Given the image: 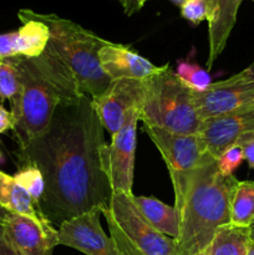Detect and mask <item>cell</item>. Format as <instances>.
Wrapping results in <instances>:
<instances>
[{
	"mask_svg": "<svg viewBox=\"0 0 254 255\" xmlns=\"http://www.w3.org/2000/svg\"><path fill=\"white\" fill-rule=\"evenodd\" d=\"M105 144L91 97L81 94L60 102L46 131L19 149L20 162L36 167L44 177L37 208L51 226L110 208L114 193L101 166Z\"/></svg>",
	"mask_w": 254,
	"mask_h": 255,
	"instance_id": "obj_1",
	"label": "cell"
},
{
	"mask_svg": "<svg viewBox=\"0 0 254 255\" xmlns=\"http://www.w3.org/2000/svg\"><path fill=\"white\" fill-rule=\"evenodd\" d=\"M20 90L11 100L12 129L20 148L41 136L49 127L57 105L81 95L59 55L47 42L36 57H17Z\"/></svg>",
	"mask_w": 254,
	"mask_h": 255,
	"instance_id": "obj_2",
	"label": "cell"
},
{
	"mask_svg": "<svg viewBox=\"0 0 254 255\" xmlns=\"http://www.w3.org/2000/svg\"><path fill=\"white\" fill-rule=\"evenodd\" d=\"M238 182L234 176L222 174L211 154L204 157L192 176L179 214L177 255L206 251L216 232L231 223V202Z\"/></svg>",
	"mask_w": 254,
	"mask_h": 255,
	"instance_id": "obj_3",
	"label": "cell"
},
{
	"mask_svg": "<svg viewBox=\"0 0 254 255\" xmlns=\"http://www.w3.org/2000/svg\"><path fill=\"white\" fill-rule=\"evenodd\" d=\"M30 11L49 27V45L71 72L80 92L91 99L104 94L112 80L102 70L99 52L109 41L71 20Z\"/></svg>",
	"mask_w": 254,
	"mask_h": 255,
	"instance_id": "obj_4",
	"label": "cell"
},
{
	"mask_svg": "<svg viewBox=\"0 0 254 255\" xmlns=\"http://www.w3.org/2000/svg\"><path fill=\"white\" fill-rule=\"evenodd\" d=\"M138 115L143 125L173 133L197 134L203 124L194 91L169 69V65H163L161 71L143 80V100Z\"/></svg>",
	"mask_w": 254,
	"mask_h": 255,
	"instance_id": "obj_5",
	"label": "cell"
},
{
	"mask_svg": "<svg viewBox=\"0 0 254 255\" xmlns=\"http://www.w3.org/2000/svg\"><path fill=\"white\" fill-rule=\"evenodd\" d=\"M143 129L161 152L171 174L174 191L173 207L179 218L192 176L208 152L204 149L198 134L173 133L149 125H143Z\"/></svg>",
	"mask_w": 254,
	"mask_h": 255,
	"instance_id": "obj_6",
	"label": "cell"
},
{
	"mask_svg": "<svg viewBox=\"0 0 254 255\" xmlns=\"http://www.w3.org/2000/svg\"><path fill=\"white\" fill-rule=\"evenodd\" d=\"M132 196L124 192L112 194L109 211L120 229L143 255H177L174 239L151 226Z\"/></svg>",
	"mask_w": 254,
	"mask_h": 255,
	"instance_id": "obj_7",
	"label": "cell"
},
{
	"mask_svg": "<svg viewBox=\"0 0 254 255\" xmlns=\"http://www.w3.org/2000/svg\"><path fill=\"white\" fill-rule=\"evenodd\" d=\"M202 121L254 105V64L223 81L212 82L204 91H194Z\"/></svg>",
	"mask_w": 254,
	"mask_h": 255,
	"instance_id": "obj_8",
	"label": "cell"
},
{
	"mask_svg": "<svg viewBox=\"0 0 254 255\" xmlns=\"http://www.w3.org/2000/svg\"><path fill=\"white\" fill-rule=\"evenodd\" d=\"M138 121V111H132L121 129L111 136V143L101 148V166L112 193H132Z\"/></svg>",
	"mask_w": 254,
	"mask_h": 255,
	"instance_id": "obj_9",
	"label": "cell"
},
{
	"mask_svg": "<svg viewBox=\"0 0 254 255\" xmlns=\"http://www.w3.org/2000/svg\"><path fill=\"white\" fill-rule=\"evenodd\" d=\"M92 105L104 129L114 136L121 129L132 111H138L143 100V81L112 80L104 94L94 97Z\"/></svg>",
	"mask_w": 254,
	"mask_h": 255,
	"instance_id": "obj_10",
	"label": "cell"
},
{
	"mask_svg": "<svg viewBox=\"0 0 254 255\" xmlns=\"http://www.w3.org/2000/svg\"><path fill=\"white\" fill-rule=\"evenodd\" d=\"M251 133H254V105L206 120L197 134L206 152L217 159Z\"/></svg>",
	"mask_w": 254,
	"mask_h": 255,
	"instance_id": "obj_11",
	"label": "cell"
},
{
	"mask_svg": "<svg viewBox=\"0 0 254 255\" xmlns=\"http://www.w3.org/2000/svg\"><path fill=\"white\" fill-rule=\"evenodd\" d=\"M101 211L92 209L60 224L59 244L86 255H120L111 237L105 234L100 224Z\"/></svg>",
	"mask_w": 254,
	"mask_h": 255,
	"instance_id": "obj_12",
	"label": "cell"
},
{
	"mask_svg": "<svg viewBox=\"0 0 254 255\" xmlns=\"http://www.w3.org/2000/svg\"><path fill=\"white\" fill-rule=\"evenodd\" d=\"M2 227L21 255H52L55 247L59 246L57 229L50 222H37L29 217L7 213Z\"/></svg>",
	"mask_w": 254,
	"mask_h": 255,
	"instance_id": "obj_13",
	"label": "cell"
},
{
	"mask_svg": "<svg viewBox=\"0 0 254 255\" xmlns=\"http://www.w3.org/2000/svg\"><path fill=\"white\" fill-rule=\"evenodd\" d=\"M21 26L15 31L0 34V60L10 57H36L42 54L50 39L49 27L35 19L29 9L17 12Z\"/></svg>",
	"mask_w": 254,
	"mask_h": 255,
	"instance_id": "obj_14",
	"label": "cell"
},
{
	"mask_svg": "<svg viewBox=\"0 0 254 255\" xmlns=\"http://www.w3.org/2000/svg\"><path fill=\"white\" fill-rule=\"evenodd\" d=\"M99 57L102 70L111 80L132 79L143 81L163 69V66H156L128 46L110 41L100 50Z\"/></svg>",
	"mask_w": 254,
	"mask_h": 255,
	"instance_id": "obj_15",
	"label": "cell"
},
{
	"mask_svg": "<svg viewBox=\"0 0 254 255\" xmlns=\"http://www.w3.org/2000/svg\"><path fill=\"white\" fill-rule=\"evenodd\" d=\"M243 0H211V17L208 20V59L207 71L212 69L217 57L226 47L237 15Z\"/></svg>",
	"mask_w": 254,
	"mask_h": 255,
	"instance_id": "obj_16",
	"label": "cell"
},
{
	"mask_svg": "<svg viewBox=\"0 0 254 255\" xmlns=\"http://www.w3.org/2000/svg\"><path fill=\"white\" fill-rule=\"evenodd\" d=\"M0 207L9 213L29 217L37 222H49L40 214L29 194L17 184L12 176L0 171Z\"/></svg>",
	"mask_w": 254,
	"mask_h": 255,
	"instance_id": "obj_17",
	"label": "cell"
},
{
	"mask_svg": "<svg viewBox=\"0 0 254 255\" xmlns=\"http://www.w3.org/2000/svg\"><path fill=\"white\" fill-rule=\"evenodd\" d=\"M132 198L153 228L169 238H177L179 222L174 207L164 204L153 197L132 196Z\"/></svg>",
	"mask_w": 254,
	"mask_h": 255,
	"instance_id": "obj_18",
	"label": "cell"
},
{
	"mask_svg": "<svg viewBox=\"0 0 254 255\" xmlns=\"http://www.w3.org/2000/svg\"><path fill=\"white\" fill-rule=\"evenodd\" d=\"M251 239L249 227L226 224L216 232L206 253L208 255H247Z\"/></svg>",
	"mask_w": 254,
	"mask_h": 255,
	"instance_id": "obj_19",
	"label": "cell"
},
{
	"mask_svg": "<svg viewBox=\"0 0 254 255\" xmlns=\"http://www.w3.org/2000/svg\"><path fill=\"white\" fill-rule=\"evenodd\" d=\"M254 221V182H238L231 202V223L251 227Z\"/></svg>",
	"mask_w": 254,
	"mask_h": 255,
	"instance_id": "obj_20",
	"label": "cell"
},
{
	"mask_svg": "<svg viewBox=\"0 0 254 255\" xmlns=\"http://www.w3.org/2000/svg\"><path fill=\"white\" fill-rule=\"evenodd\" d=\"M20 90L17 57L0 60V99L11 101Z\"/></svg>",
	"mask_w": 254,
	"mask_h": 255,
	"instance_id": "obj_21",
	"label": "cell"
},
{
	"mask_svg": "<svg viewBox=\"0 0 254 255\" xmlns=\"http://www.w3.org/2000/svg\"><path fill=\"white\" fill-rule=\"evenodd\" d=\"M14 178L17 184L29 194L34 203L39 207L45 188L44 177H42L41 172L34 166H24L21 171L15 174Z\"/></svg>",
	"mask_w": 254,
	"mask_h": 255,
	"instance_id": "obj_22",
	"label": "cell"
},
{
	"mask_svg": "<svg viewBox=\"0 0 254 255\" xmlns=\"http://www.w3.org/2000/svg\"><path fill=\"white\" fill-rule=\"evenodd\" d=\"M176 74L189 89L197 92L204 91L212 84L208 71L189 61H179L177 64Z\"/></svg>",
	"mask_w": 254,
	"mask_h": 255,
	"instance_id": "obj_23",
	"label": "cell"
},
{
	"mask_svg": "<svg viewBox=\"0 0 254 255\" xmlns=\"http://www.w3.org/2000/svg\"><path fill=\"white\" fill-rule=\"evenodd\" d=\"M179 7L182 17L194 26L211 17V0H184Z\"/></svg>",
	"mask_w": 254,
	"mask_h": 255,
	"instance_id": "obj_24",
	"label": "cell"
},
{
	"mask_svg": "<svg viewBox=\"0 0 254 255\" xmlns=\"http://www.w3.org/2000/svg\"><path fill=\"white\" fill-rule=\"evenodd\" d=\"M102 214H104L105 218H106L107 226H109L110 233H111V238L112 241H114L120 255H143L133 246V244L131 243V242H129V239L125 236L124 232L120 229V227L117 226L116 222L112 218L109 209L102 212Z\"/></svg>",
	"mask_w": 254,
	"mask_h": 255,
	"instance_id": "obj_25",
	"label": "cell"
},
{
	"mask_svg": "<svg viewBox=\"0 0 254 255\" xmlns=\"http://www.w3.org/2000/svg\"><path fill=\"white\" fill-rule=\"evenodd\" d=\"M244 161L243 149L241 146H232L217 158L219 172L224 176H233V172Z\"/></svg>",
	"mask_w": 254,
	"mask_h": 255,
	"instance_id": "obj_26",
	"label": "cell"
},
{
	"mask_svg": "<svg viewBox=\"0 0 254 255\" xmlns=\"http://www.w3.org/2000/svg\"><path fill=\"white\" fill-rule=\"evenodd\" d=\"M0 255H21L5 234L2 223H0Z\"/></svg>",
	"mask_w": 254,
	"mask_h": 255,
	"instance_id": "obj_27",
	"label": "cell"
},
{
	"mask_svg": "<svg viewBox=\"0 0 254 255\" xmlns=\"http://www.w3.org/2000/svg\"><path fill=\"white\" fill-rule=\"evenodd\" d=\"M12 129V116L11 112L7 111L2 105H0V133Z\"/></svg>",
	"mask_w": 254,
	"mask_h": 255,
	"instance_id": "obj_28",
	"label": "cell"
},
{
	"mask_svg": "<svg viewBox=\"0 0 254 255\" xmlns=\"http://www.w3.org/2000/svg\"><path fill=\"white\" fill-rule=\"evenodd\" d=\"M147 1H148V0H125V2L122 4V6H124L125 9V14L129 16V15L139 11L141 7L143 6Z\"/></svg>",
	"mask_w": 254,
	"mask_h": 255,
	"instance_id": "obj_29",
	"label": "cell"
},
{
	"mask_svg": "<svg viewBox=\"0 0 254 255\" xmlns=\"http://www.w3.org/2000/svg\"><path fill=\"white\" fill-rule=\"evenodd\" d=\"M242 149H243L244 159L248 162L249 168L254 169V138L251 141L246 142L244 144H242Z\"/></svg>",
	"mask_w": 254,
	"mask_h": 255,
	"instance_id": "obj_30",
	"label": "cell"
},
{
	"mask_svg": "<svg viewBox=\"0 0 254 255\" xmlns=\"http://www.w3.org/2000/svg\"><path fill=\"white\" fill-rule=\"evenodd\" d=\"M247 255H254V241H252V239H251V242H249Z\"/></svg>",
	"mask_w": 254,
	"mask_h": 255,
	"instance_id": "obj_31",
	"label": "cell"
},
{
	"mask_svg": "<svg viewBox=\"0 0 254 255\" xmlns=\"http://www.w3.org/2000/svg\"><path fill=\"white\" fill-rule=\"evenodd\" d=\"M7 213H9V212H6L5 209H2L1 207H0V223H2V222H4V219L6 218Z\"/></svg>",
	"mask_w": 254,
	"mask_h": 255,
	"instance_id": "obj_32",
	"label": "cell"
},
{
	"mask_svg": "<svg viewBox=\"0 0 254 255\" xmlns=\"http://www.w3.org/2000/svg\"><path fill=\"white\" fill-rule=\"evenodd\" d=\"M249 229H251V238H252V241H254V221H253V223L251 224V227H249Z\"/></svg>",
	"mask_w": 254,
	"mask_h": 255,
	"instance_id": "obj_33",
	"label": "cell"
},
{
	"mask_svg": "<svg viewBox=\"0 0 254 255\" xmlns=\"http://www.w3.org/2000/svg\"><path fill=\"white\" fill-rule=\"evenodd\" d=\"M169 1H172L174 5H177V6H181L182 2H183L184 0H169Z\"/></svg>",
	"mask_w": 254,
	"mask_h": 255,
	"instance_id": "obj_34",
	"label": "cell"
},
{
	"mask_svg": "<svg viewBox=\"0 0 254 255\" xmlns=\"http://www.w3.org/2000/svg\"><path fill=\"white\" fill-rule=\"evenodd\" d=\"M196 255H208L206 253V251H203V252H201V253H197Z\"/></svg>",
	"mask_w": 254,
	"mask_h": 255,
	"instance_id": "obj_35",
	"label": "cell"
},
{
	"mask_svg": "<svg viewBox=\"0 0 254 255\" xmlns=\"http://www.w3.org/2000/svg\"><path fill=\"white\" fill-rule=\"evenodd\" d=\"M119 1L121 2V5H122V4H124V2H125V0H119Z\"/></svg>",
	"mask_w": 254,
	"mask_h": 255,
	"instance_id": "obj_36",
	"label": "cell"
},
{
	"mask_svg": "<svg viewBox=\"0 0 254 255\" xmlns=\"http://www.w3.org/2000/svg\"><path fill=\"white\" fill-rule=\"evenodd\" d=\"M0 158H1V154H0Z\"/></svg>",
	"mask_w": 254,
	"mask_h": 255,
	"instance_id": "obj_37",
	"label": "cell"
},
{
	"mask_svg": "<svg viewBox=\"0 0 254 255\" xmlns=\"http://www.w3.org/2000/svg\"><path fill=\"white\" fill-rule=\"evenodd\" d=\"M252 1H254V0H252Z\"/></svg>",
	"mask_w": 254,
	"mask_h": 255,
	"instance_id": "obj_38",
	"label": "cell"
}]
</instances>
